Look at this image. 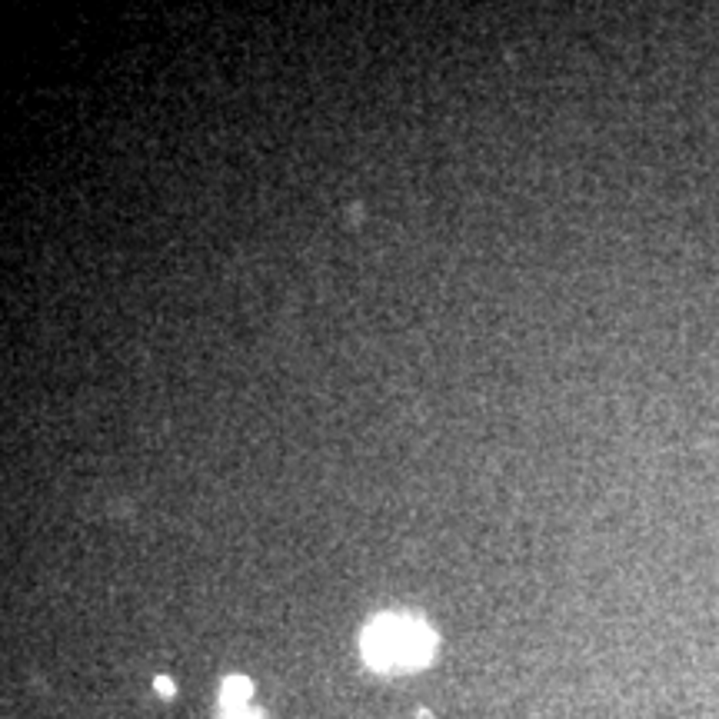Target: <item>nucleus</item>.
<instances>
[{
    "label": "nucleus",
    "instance_id": "nucleus-1",
    "mask_svg": "<svg viewBox=\"0 0 719 719\" xmlns=\"http://www.w3.org/2000/svg\"><path fill=\"white\" fill-rule=\"evenodd\" d=\"M360 653L377 673L423 669L436 653V632L420 613H377L360 632Z\"/></svg>",
    "mask_w": 719,
    "mask_h": 719
},
{
    "label": "nucleus",
    "instance_id": "nucleus-2",
    "mask_svg": "<svg viewBox=\"0 0 719 719\" xmlns=\"http://www.w3.org/2000/svg\"><path fill=\"white\" fill-rule=\"evenodd\" d=\"M253 699V683L247 676H227L223 686H220V709H233V706H250Z\"/></svg>",
    "mask_w": 719,
    "mask_h": 719
},
{
    "label": "nucleus",
    "instance_id": "nucleus-3",
    "mask_svg": "<svg viewBox=\"0 0 719 719\" xmlns=\"http://www.w3.org/2000/svg\"><path fill=\"white\" fill-rule=\"evenodd\" d=\"M220 719H263V716L250 706H233V709H220Z\"/></svg>",
    "mask_w": 719,
    "mask_h": 719
},
{
    "label": "nucleus",
    "instance_id": "nucleus-4",
    "mask_svg": "<svg viewBox=\"0 0 719 719\" xmlns=\"http://www.w3.org/2000/svg\"><path fill=\"white\" fill-rule=\"evenodd\" d=\"M153 686H157V693H160V696H174V693H177V686L167 679V676H157V683H153Z\"/></svg>",
    "mask_w": 719,
    "mask_h": 719
}]
</instances>
